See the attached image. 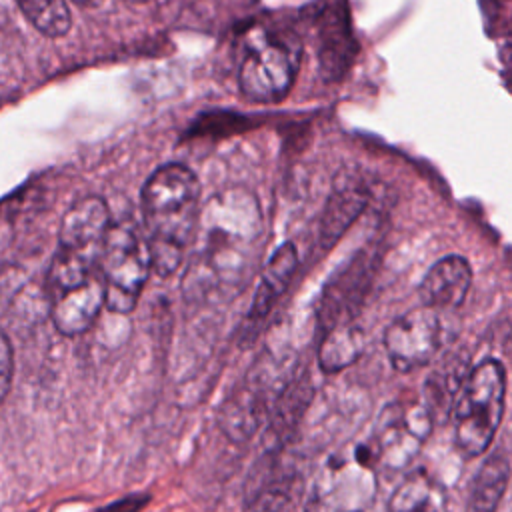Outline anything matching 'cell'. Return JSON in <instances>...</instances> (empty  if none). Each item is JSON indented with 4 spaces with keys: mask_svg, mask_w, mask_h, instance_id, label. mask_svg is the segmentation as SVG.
Here are the masks:
<instances>
[{
    "mask_svg": "<svg viewBox=\"0 0 512 512\" xmlns=\"http://www.w3.org/2000/svg\"><path fill=\"white\" fill-rule=\"evenodd\" d=\"M260 208L256 198L240 188L214 194L200 206L194 238V258L186 282L194 294L242 280L252 246L260 236Z\"/></svg>",
    "mask_w": 512,
    "mask_h": 512,
    "instance_id": "6da1fadb",
    "label": "cell"
},
{
    "mask_svg": "<svg viewBox=\"0 0 512 512\" xmlns=\"http://www.w3.org/2000/svg\"><path fill=\"white\" fill-rule=\"evenodd\" d=\"M150 270L172 276L184 262L200 214V182L184 164H164L140 194Z\"/></svg>",
    "mask_w": 512,
    "mask_h": 512,
    "instance_id": "7a4b0ae2",
    "label": "cell"
},
{
    "mask_svg": "<svg viewBox=\"0 0 512 512\" xmlns=\"http://www.w3.org/2000/svg\"><path fill=\"white\" fill-rule=\"evenodd\" d=\"M506 368L496 358H484L468 370L454 400V438L464 458L488 452L504 416Z\"/></svg>",
    "mask_w": 512,
    "mask_h": 512,
    "instance_id": "3957f363",
    "label": "cell"
},
{
    "mask_svg": "<svg viewBox=\"0 0 512 512\" xmlns=\"http://www.w3.org/2000/svg\"><path fill=\"white\" fill-rule=\"evenodd\" d=\"M378 490V470L366 442L348 444L318 470L306 512H366Z\"/></svg>",
    "mask_w": 512,
    "mask_h": 512,
    "instance_id": "277c9868",
    "label": "cell"
},
{
    "mask_svg": "<svg viewBox=\"0 0 512 512\" xmlns=\"http://www.w3.org/2000/svg\"><path fill=\"white\" fill-rule=\"evenodd\" d=\"M432 428L434 420L422 400L402 396L388 402L380 410L366 442L376 470L400 474L410 468L432 434Z\"/></svg>",
    "mask_w": 512,
    "mask_h": 512,
    "instance_id": "5b68a950",
    "label": "cell"
},
{
    "mask_svg": "<svg viewBox=\"0 0 512 512\" xmlns=\"http://www.w3.org/2000/svg\"><path fill=\"white\" fill-rule=\"evenodd\" d=\"M98 272L104 284V306L114 314H130L150 274L146 242L130 224H110L98 258Z\"/></svg>",
    "mask_w": 512,
    "mask_h": 512,
    "instance_id": "8992f818",
    "label": "cell"
},
{
    "mask_svg": "<svg viewBox=\"0 0 512 512\" xmlns=\"http://www.w3.org/2000/svg\"><path fill=\"white\" fill-rule=\"evenodd\" d=\"M300 48L294 38L282 34H258L246 48L240 70V92L252 102L282 100L296 78Z\"/></svg>",
    "mask_w": 512,
    "mask_h": 512,
    "instance_id": "52a82bcc",
    "label": "cell"
},
{
    "mask_svg": "<svg viewBox=\"0 0 512 512\" xmlns=\"http://www.w3.org/2000/svg\"><path fill=\"white\" fill-rule=\"evenodd\" d=\"M444 322L438 310L420 306L394 318L384 330V352L396 372L428 366L444 344Z\"/></svg>",
    "mask_w": 512,
    "mask_h": 512,
    "instance_id": "ba28073f",
    "label": "cell"
},
{
    "mask_svg": "<svg viewBox=\"0 0 512 512\" xmlns=\"http://www.w3.org/2000/svg\"><path fill=\"white\" fill-rule=\"evenodd\" d=\"M112 224L110 208L100 196L76 200L64 214L58 234V250L98 266V258Z\"/></svg>",
    "mask_w": 512,
    "mask_h": 512,
    "instance_id": "9c48e42d",
    "label": "cell"
},
{
    "mask_svg": "<svg viewBox=\"0 0 512 512\" xmlns=\"http://www.w3.org/2000/svg\"><path fill=\"white\" fill-rule=\"evenodd\" d=\"M50 320L64 336H78L92 328L104 308V284L100 272L74 286L46 290Z\"/></svg>",
    "mask_w": 512,
    "mask_h": 512,
    "instance_id": "30bf717a",
    "label": "cell"
},
{
    "mask_svg": "<svg viewBox=\"0 0 512 512\" xmlns=\"http://www.w3.org/2000/svg\"><path fill=\"white\" fill-rule=\"evenodd\" d=\"M374 260L366 252H358L342 272L326 286L318 308V322L322 332L334 324L352 320L354 310L364 298V288L370 282Z\"/></svg>",
    "mask_w": 512,
    "mask_h": 512,
    "instance_id": "8fae6325",
    "label": "cell"
},
{
    "mask_svg": "<svg viewBox=\"0 0 512 512\" xmlns=\"http://www.w3.org/2000/svg\"><path fill=\"white\" fill-rule=\"evenodd\" d=\"M298 268V252L292 242H284L276 248V252L266 262L264 270L260 272V282L256 286L254 298L250 302L242 336L244 342H250L258 336L262 322L268 318L270 310L282 296V292L288 288L294 272Z\"/></svg>",
    "mask_w": 512,
    "mask_h": 512,
    "instance_id": "7c38bea8",
    "label": "cell"
},
{
    "mask_svg": "<svg viewBox=\"0 0 512 512\" xmlns=\"http://www.w3.org/2000/svg\"><path fill=\"white\" fill-rule=\"evenodd\" d=\"M282 450H268L254 466L252 484L246 490V512H292L296 472L282 462Z\"/></svg>",
    "mask_w": 512,
    "mask_h": 512,
    "instance_id": "4fadbf2b",
    "label": "cell"
},
{
    "mask_svg": "<svg viewBox=\"0 0 512 512\" xmlns=\"http://www.w3.org/2000/svg\"><path fill=\"white\" fill-rule=\"evenodd\" d=\"M472 286L470 262L460 254H448L436 260L424 274L418 294L424 306L438 312L456 310L464 304Z\"/></svg>",
    "mask_w": 512,
    "mask_h": 512,
    "instance_id": "5bb4252c",
    "label": "cell"
},
{
    "mask_svg": "<svg viewBox=\"0 0 512 512\" xmlns=\"http://www.w3.org/2000/svg\"><path fill=\"white\" fill-rule=\"evenodd\" d=\"M318 58L326 78H340L354 58V38L350 34L344 2L330 0L318 14Z\"/></svg>",
    "mask_w": 512,
    "mask_h": 512,
    "instance_id": "9a60e30c",
    "label": "cell"
},
{
    "mask_svg": "<svg viewBox=\"0 0 512 512\" xmlns=\"http://www.w3.org/2000/svg\"><path fill=\"white\" fill-rule=\"evenodd\" d=\"M368 202V190L356 178H346L338 186H334L322 220H320V244L328 248L334 240H338L346 228L360 216Z\"/></svg>",
    "mask_w": 512,
    "mask_h": 512,
    "instance_id": "2e32d148",
    "label": "cell"
},
{
    "mask_svg": "<svg viewBox=\"0 0 512 512\" xmlns=\"http://www.w3.org/2000/svg\"><path fill=\"white\" fill-rule=\"evenodd\" d=\"M386 512H446V490L424 468L406 472L392 492Z\"/></svg>",
    "mask_w": 512,
    "mask_h": 512,
    "instance_id": "e0dca14e",
    "label": "cell"
},
{
    "mask_svg": "<svg viewBox=\"0 0 512 512\" xmlns=\"http://www.w3.org/2000/svg\"><path fill=\"white\" fill-rule=\"evenodd\" d=\"M366 336L352 320L330 326L318 344V366L324 374H336L352 366L364 352Z\"/></svg>",
    "mask_w": 512,
    "mask_h": 512,
    "instance_id": "ac0fdd59",
    "label": "cell"
},
{
    "mask_svg": "<svg viewBox=\"0 0 512 512\" xmlns=\"http://www.w3.org/2000/svg\"><path fill=\"white\" fill-rule=\"evenodd\" d=\"M510 478V462L504 450L490 452L472 484H470V494H468V508L466 512H494L506 492Z\"/></svg>",
    "mask_w": 512,
    "mask_h": 512,
    "instance_id": "d6986e66",
    "label": "cell"
},
{
    "mask_svg": "<svg viewBox=\"0 0 512 512\" xmlns=\"http://www.w3.org/2000/svg\"><path fill=\"white\" fill-rule=\"evenodd\" d=\"M466 374V358H462L460 354H452L426 378L422 402L434 422L450 414Z\"/></svg>",
    "mask_w": 512,
    "mask_h": 512,
    "instance_id": "ffe728a7",
    "label": "cell"
},
{
    "mask_svg": "<svg viewBox=\"0 0 512 512\" xmlns=\"http://www.w3.org/2000/svg\"><path fill=\"white\" fill-rule=\"evenodd\" d=\"M28 22L48 38H60L70 30L72 16L66 0H16Z\"/></svg>",
    "mask_w": 512,
    "mask_h": 512,
    "instance_id": "44dd1931",
    "label": "cell"
},
{
    "mask_svg": "<svg viewBox=\"0 0 512 512\" xmlns=\"http://www.w3.org/2000/svg\"><path fill=\"white\" fill-rule=\"evenodd\" d=\"M14 372V354L8 336L0 330V404L6 398Z\"/></svg>",
    "mask_w": 512,
    "mask_h": 512,
    "instance_id": "7402d4cb",
    "label": "cell"
},
{
    "mask_svg": "<svg viewBox=\"0 0 512 512\" xmlns=\"http://www.w3.org/2000/svg\"><path fill=\"white\" fill-rule=\"evenodd\" d=\"M72 2H76V4H80V6H90V4H94V2H98V0H72Z\"/></svg>",
    "mask_w": 512,
    "mask_h": 512,
    "instance_id": "603a6c76",
    "label": "cell"
},
{
    "mask_svg": "<svg viewBox=\"0 0 512 512\" xmlns=\"http://www.w3.org/2000/svg\"><path fill=\"white\" fill-rule=\"evenodd\" d=\"M128 2H134V4H142V2H148V0H128Z\"/></svg>",
    "mask_w": 512,
    "mask_h": 512,
    "instance_id": "cb8c5ba5",
    "label": "cell"
}]
</instances>
